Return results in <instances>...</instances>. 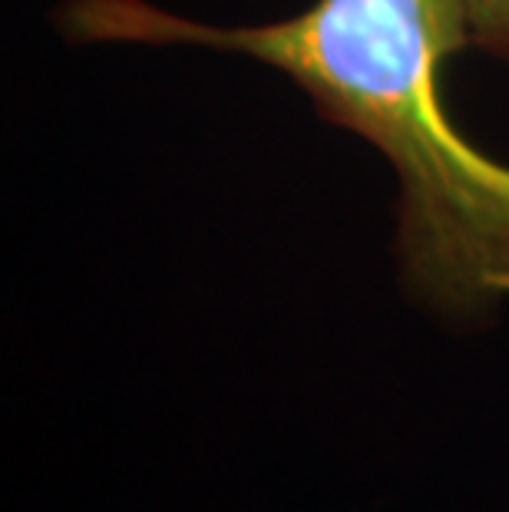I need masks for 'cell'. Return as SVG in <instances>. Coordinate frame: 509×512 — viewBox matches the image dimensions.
<instances>
[{
	"label": "cell",
	"instance_id": "7a4b0ae2",
	"mask_svg": "<svg viewBox=\"0 0 509 512\" xmlns=\"http://www.w3.org/2000/svg\"><path fill=\"white\" fill-rule=\"evenodd\" d=\"M470 43L509 60V0H457Z\"/></svg>",
	"mask_w": 509,
	"mask_h": 512
},
{
	"label": "cell",
	"instance_id": "6da1fadb",
	"mask_svg": "<svg viewBox=\"0 0 509 512\" xmlns=\"http://www.w3.org/2000/svg\"><path fill=\"white\" fill-rule=\"evenodd\" d=\"M60 24L80 43L229 50L291 76L394 166L407 298L460 331L509 304V166L467 143L440 96V63L470 43L457 0H314L262 27L199 24L146 0H67Z\"/></svg>",
	"mask_w": 509,
	"mask_h": 512
}]
</instances>
